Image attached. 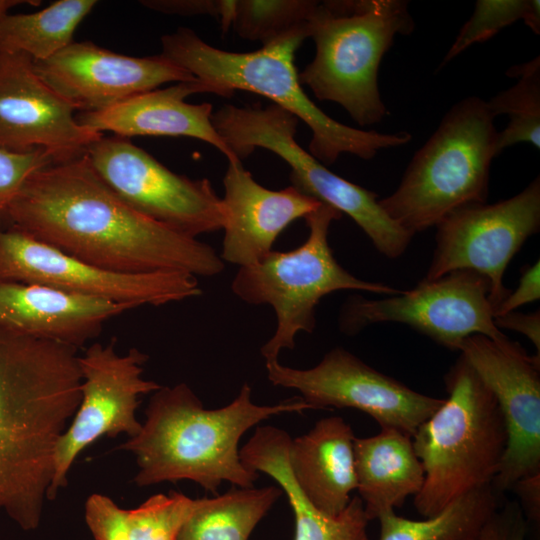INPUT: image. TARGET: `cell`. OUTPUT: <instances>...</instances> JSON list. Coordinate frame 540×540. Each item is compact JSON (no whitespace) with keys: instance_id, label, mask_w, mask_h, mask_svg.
I'll return each mask as SVG.
<instances>
[{"instance_id":"obj_26","label":"cell","mask_w":540,"mask_h":540,"mask_svg":"<svg viewBox=\"0 0 540 540\" xmlns=\"http://www.w3.org/2000/svg\"><path fill=\"white\" fill-rule=\"evenodd\" d=\"M95 0H58L34 13L0 17V53L25 54L43 61L73 42L81 21Z\"/></svg>"},{"instance_id":"obj_10","label":"cell","mask_w":540,"mask_h":540,"mask_svg":"<svg viewBox=\"0 0 540 540\" xmlns=\"http://www.w3.org/2000/svg\"><path fill=\"white\" fill-rule=\"evenodd\" d=\"M85 153L103 181L145 217L196 239L223 228L225 207L208 179L177 174L116 135H103Z\"/></svg>"},{"instance_id":"obj_18","label":"cell","mask_w":540,"mask_h":540,"mask_svg":"<svg viewBox=\"0 0 540 540\" xmlns=\"http://www.w3.org/2000/svg\"><path fill=\"white\" fill-rule=\"evenodd\" d=\"M75 112L39 77L29 56L0 53V148L43 149L55 162L82 155L103 134L82 126Z\"/></svg>"},{"instance_id":"obj_25","label":"cell","mask_w":540,"mask_h":540,"mask_svg":"<svg viewBox=\"0 0 540 540\" xmlns=\"http://www.w3.org/2000/svg\"><path fill=\"white\" fill-rule=\"evenodd\" d=\"M283 494L278 486L240 488L194 500L176 540H248Z\"/></svg>"},{"instance_id":"obj_31","label":"cell","mask_w":540,"mask_h":540,"mask_svg":"<svg viewBox=\"0 0 540 540\" xmlns=\"http://www.w3.org/2000/svg\"><path fill=\"white\" fill-rule=\"evenodd\" d=\"M194 500L172 491L155 494L137 508L125 510L130 540H176Z\"/></svg>"},{"instance_id":"obj_19","label":"cell","mask_w":540,"mask_h":540,"mask_svg":"<svg viewBox=\"0 0 540 540\" xmlns=\"http://www.w3.org/2000/svg\"><path fill=\"white\" fill-rule=\"evenodd\" d=\"M223 185L226 218L219 255L224 263L239 267L263 259L291 223L322 204L292 185L281 190L260 185L240 159L228 160Z\"/></svg>"},{"instance_id":"obj_17","label":"cell","mask_w":540,"mask_h":540,"mask_svg":"<svg viewBox=\"0 0 540 540\" xmlns=\"http://www.w3.org/2000/svg\"><path fill=\"white\" fill-rule=\"evenodd\" d=\"M39 77L75 111L96 112L170 82L197 78L161 55L132 57L92 42H72L43 61Z\"/></svg>"},{"instance_id":"obj_28","label":"cell","mask_w":540,"mask_h":540,"mask_svg":"<svg viewBox=\"0 0 540 540\" xmlns=\"http://www.w3.org/2000/svg\"><path fill=\"white\" fill-rule=\"evenodd\" d=\"M507 76L517 82L486 101L494 118L501 114L509 117L507 126L498 132V154L517 143H530L539 149L540 57L510 67Z\"/></svg>"},{"instance_id":"obj_20","label":"cell","mask_w":540,"mask_h":540,"mask_svg":"<svg viewBox=\"0 0 540 540\" xmlns=\"http://www.w3.org/2000/svg\"><path fill=\"white\" fill-rule=\"evenodd\" d=\"M196 93L229 97L222 89L196 79L177 82L132 96L96 112H80L76 119L97 133L109 131L116 136H184L209 143L228 160L238 159L215 130L210 103L190 104L185 99Z\"/></svg>"},{"instance_id":"obj_29","label":"cell","mask_w":540,"mask_h":540,"mask_svg":"<svg viewBox=\"0 0 540 540\" xmlns=\"http://www.w3.org/2000/svg\"><path fill=\"white\" fill-rule=\"evenodd\" d=\"M311 0H234L232 25L245 39L263 46L304 27L317 5Z\"/></svg>"},{"instance_id":"obj_1","label":"cell","mask_w":540,"mask_h":540,"mask_svg":"<svg viewBox=\"0 0 540 540\" xmlns=\"http://www.w3.org/2000/svg\"><path fill=\"white\" fill-rule=\"evenodd\" d=\"M1 217L8 227L110 272H184L198 278L225 268L209 244L126 204L86 153L35 172Z\"/></svg>"},{"instance_id":"obj_38","label":"cell","mask_w":540,"mask_h":540,"mask_svg":"<svg viewBox=\"0 0 540 540\" xmlns=\"http://www.w3.org/2000/svg\"><path fill=\"white\" fill-rule=\"evenodd\" d=\"M519 498L521 510L529 520L538 522L540 518V473L518 480L512 487Z\"/></svg>"},{"instance_id":"obj_32","label":"cell","mask_w":540,"mask_h":540,"mask_svg":"<svg viewBox=\"0 0 540 540\" xmlns=\"http://www.w3.org/2000/svg\"><path fill=\"white\" fill-rule=\"evenodd\" d=\"M54 162L52 154L43 149L17 152L0 148V218L30 176Z\"/></svg>"},{"instance_id":"obj_22","label":"cell","mask_w":540,"mask_h":540,"mask_svg":"<svg viewBox=\"0 0 540 540\" xmlns=\"http://www.w3.org/2000/svg\"><path fill=\"white\" fill-rule=\"evenodd\" d=\"M355 438L343 418L331 416L291 439L289 465L295 482L308 501L326 515L341 513L356 490Z\"/></svg>"},{"instance_id":"obj_5","label":"cell","mask_w":540,"mask_h":540,"mask_svg":"<svg viewBox=\"0 0 540 540\" xmlns=\"http://www.w3.org/2000/svg\"><path fill=\"white\" fill-rule=\"evenodd\" d=\"M447 398L412 436L424 481L413 503L423 517L458 497L492 485L507 447L503 416L492 392L460 355L445 375Z\"/></svg>"},{"instance_id":"obj_23","label":"cell","mask_w":540,"mask_h":540,"mask_svg":"<svg viewBox=\"0 0 540 540\" xmlns=\"http://www.w3.org/2000/svg\"><path fill=\"white\" fill-rule=\"evenodd\" d=\"M291 439L283 429L257 427L240 449V459L248 469L272 477L286 494L295 520L294 540H371L369 520L359 496H353L341 513L329 516L303 495L289 465Z\"/></svg>"},{"instance_id":"obj_39","label":"cell","mask_w":540,"mask_h":540,"mask_svg":"<svg viewBox=\"0 0 540 540\" xmlns=\"http://www.w3.org/2000/svg\"><path fill=\"white\" fill-rule=\"evenodd\" d=\"M32 4L37 5L40 1H29V0H0V17L9 13V11L18 5L21 4Z\"/></svg>"},{"instance_id":"obj_16","label":"cell","mask_w":540,"mask_h":540,"mask_svg":"<svg viewBox=\"0 0 540 540\" xmlns=\"http://www.w3.org/2000/svg\"><path fill=\"white\" fill-rule=\"evenodd\" d=\"M459 351L495 397L507 432V447L492 482L497 493L540 473V356H530L508 337L475 334Z\"/></svg>"},{"instance_id":"obj_14","label":"cell","mask_w":540,"mask_h":540,"mask_svg":"<svg viewBox=\"0 0 540 540\" xmlns=\"http://www.w3.org/2000/svg\"><path fill=\"white\" fill-rule=\"evenodd\" d=\"M265 366L272 385L297 390L311 409H357L381 428L397 429L411 437L444 402L379 372L341 347L331 349L309 369L291 368L279 361Z\"/></svg>"},{"instance_id":"obj_3","label":"cell","mask_w":540,"mask_h":540,"mask_svg":"<svg viewBox=\"0 0 540 540\" xmlns=\"http://www.w3.org/2000/svg\"><path fill=\"white\" fill-rule=\"evenodd\" d=\"M251 387L244 383L228 405L205 409L185 383L154 392L140 432L120 446L136 456L134 482L145 487L161 482L191 480L216 494L222 482L240 488L254 487L259 473L240 459L242 435L272 416L311 407L301 398L276 405H257Z\"/></svg>"},{"instance_id":"obj_11","label":"cell","mask_w":540,"mask_h":540,"mask_svg":"<svg viewBox=\"0 0 540 540\" xmlns=\"http://www.w3.org/2000/svg\"><path fill=\"white\" fill-rule=\"evenodd\" d=\"M489 292L486 277L456 270L435 280L423 279L414 289L390 298L350 296L341 308L339 328L354 335L372 324L398 322L458 350L464 339L475 334L494 340L506 337L494 323Z\"/></svg>"},{"instance_id":"obj_21","label":"cell","mask_w":540,"mask_h":540,"mask_svg":"<svg viewBox=\"0 0 540 540\" xmlns=\"http://www.w3.org/2000/svg\"><path fill=\"white\" fill-rule=\"evenodd\" d=\"M131 304L49 286L0 281V326L78 349Z\"/></svg>"},{"instance_id":"obj_15","label":"cell","mask_w":540,"mask_h":540,"mask_svg":"<svg viewBox=\"0 0 540 540\" xmlns=\"http://www.w3.org/2000/svg\"><path fill=\"white\" fill-rule=\"evenodd\" d=\"M109 344L95 343L79 356L81 400L54 453V475L48 499L67 485V473L76 457L102 436H136L142 424L136 418L139 397L161 388L142 377L148 356L136 348L121 355Z\"/></svg>"},{"instance_id":"obj_12","label":"cell","mask_w":540,"mask_h":540,"mask_svg":"<svg viewBox=\"0 0 540 540\" xmlns=\"http://www.w3.org/2000/svg\"><path fill=\"white\" fill-rule=\"evenodd\" d=\"M539 227V177L506 200L463 205L436 225V248L425 280L456 270L475 271L489 280L494 312L509 293L503 284L508 263Z\"/></svg>"},{"instance_id":"obj_24","label":"cell","mask_w":540,"mask_h":540,"mask_svg":"<svg viewBox=\"0 0 540 540\" xmlns=\"http://www.w3.org/2000/svg\"><path fill=\"white\" fill-rule=\"evenodd\" d=\"M354 457L356 490L369 521L401 507L423 485L424 470L412 437L397 429L381 428L374 436L356 437Z\"/></svg>"},{"instance_id":"obj_2","label":"cell","mask_w":540,"mask_h":540,"mask_svg":"<svg viewBox=\"0 0 540 540\" xmlns=\"http://www.w3.org/2000/svg\"><path fill=\"white\" fill-rule=\"evenodd\" d=\"M81 384L77 348L0 326V510L23 530L39 526Z\"/></svg>"},{"instance_id":"obj_27","label":"cell","mask_w":540,"mask_h":540,"mask_svg":"<svg viewBox=\"0 0 540 540\" xmlns=\"http://www.w3.org/2000/svg\"><path fill=\"white\" fill-rule=\"evenodd\" d=\"M498 508L492 485L474 489L433 516L413 520L394 510L381 514L379 540H476Z\"/></svg>"},{"instance_id":"obj_30","label":"cell","mask_w":540,"mask_h":540,"mask_svg":"<svg viewBox=\"0 0 540 540\" xmlns=\"http://www.w3.org/2000/svg\"><path fill=\"white\" fill-rule=\"evenodd\" d=\"M522 20L540 34L539 0H478L471 17L461 27L438 70L475 43L485 42L505 27Z\"/></svg>"},{"instance_id":"obj_35","label":"cell","mask_w":540,"mask_h":540,"mask_svg":"<svg viewBox=\"0 0 540 540\" xmlns=\"http://www.w3.org/2000/svg\"><path fill=\"white\" fill-rule=\"evenodd\" d=\"M539 261L526 267L517 288L503 299L493 312V317L507 314L518 307L534 302L540 297Z\"/></svg>"},{"instance_id":"obj_13","label":"cell","mask_w":540,"mask_h":540,"mask_svg":"<svg viewBox=\"0 0 540 540\" xmlns=\"http://www.w3.org/2000/svg\"><path fill=\"white\" fill-rule=\"evenodd\" d=\"M0 281L38 284L115 302L161 306L202 294L198 278L184 272H110L11 227L0 226Z\"/></svg>"},{"instance_id":"obj_8","label":"cell","mask_w":540,"mask_h":540,"mask_svg":"<svg viewBox=\"0 0 540 540\" xmlns=\"http://www.w3.org/2000/svg\"><path fill=\"white\" fill-rule=\"evenodd\" d=\"M341 215L322 203L305 218L309 233L300 246L285 252L273 250L257 263L239 267L235 274L231 282L235 296L247 304H266L274 310L275 331L260 349L265 363L278 361L284 349H294L298 333L314 331L316 307L326 295L339 290L401 292L359 279L337 262L328 235L331 223Z\"/></svg>"},{"instance_id":"obj_4","label":"cell","mask_w":540,"mask_h":540,"mask_svg":"<svg viewBox=\"0 0 540 540\" xmlns=\"http://www.w3.org/2000/svg\"><path fill=\"white\" fill-rule=\"evenodd\" d=\"M309 38V26L298 28L252 52H229L204 42L192 29L179 27L161 37V56L230 97L236 90L264 96L301 119L311 130L310 154L324 165L343 153L369 160L382 149L411 141L406 131L380 133L342 124L325 114L304 92L295 53Z\"/></svg>"},{"instance_id":"obj_6","label":"cell","mask_w":540,"mask_h":540,"mask_svg":"<svg viewBox=\"0 0 540 540\" xmlns=\"http://www.w3.org/2000/svg\"><path fill=\"white\" fill-rule=\"evenodd\" d=\"M405 0L317 2L309 19L314 59L298 74L320 101L341 105L359 125L388 114L378 88L383 56L396 35H410L415 22Z\"/></svg>"},{"instance_id":"obj_33","label":"cell","mask_w":540,"mask_h":540,"mask_svg":"<svg viewBox=\"0 0 540 540\" xmlns=\"http://www.w3.org/2000/svg\"><path fill=\"white\" fill-rule=\"evenodd\" d=\"M85 521L94 540H130L125 523V509H121L108 496H89L85 503Z\"/></svg>"},{"instance_id":"obj_9","label":"cell","mask_w":540,"mask_h":540,"mask_svg":"<svg viewBox=\"0 0 540 540\" xmlns=\"http://www.w3.org/2000/svg\"><path fill=\"white\" fill-rule=\"evenodd\" d=\"M211 121L240 160L256 148L267 149L282 158L291 168L292 186L347 214L381 254L397 258L407 249L413 236L384 212L376 193L336 175L297 143L299 120L290 112L275 104L266 107L227 104L212 113Z\"/></svg>"},{"instance_id":"obj_36","label":"cell","mask_w":540,"mask_h":540,"mask_svg":"<svg viewBox=\"0 0 540 540\" xmlns=\"http://www.w3.org/2000/svg\"><path fill=\"white\" fill-rule=\"evenodd\" d=\"M141 5L167 14L197 15L208 14L223 18L226 10V1L213 0H143Z\"/></svg>"},{"instance_id":"obj_7","label":"cell","mask_w":540,"mask_h":540,"mask_svg":"<svg viewBox=\"0 0 540 540\" xmlns=\"http://www.w3.org/2000/svg\"><path fill=\"white\" fill-rule=\"evenodd\" d=\"M485 100L471 96L453 105L410 161L399 186L379 199L384 212L414 236L455 209L485 203L498 131Z\"/></svg>"},{"instance_id":"obj_40","label":"cell","mask_w":540,"mask_h":540,"mask_svg":"<svg viewBox=\"0 0 540 540\" xmlns=\"http://www.w3.org/2000/svg\"><path fill=\"white\" fill-rule=\"evenodd\" d=\"M477 540V539H476Z\"/></svg>"},{"instance_id":"obj_34","label":"cell","mask_w":540,"mask_h":540,"mask_svg":"<svg viewBox=\"0 0 540 540\" xmlns=\"http://www.w3.org/2000/svg\"><path fill=\"white\" fill-rule=\"evenodd\" d=\"M526 525L520 505L509 503L493 513L477 540H525Z\"/></svg>"},{"instance_id":"obj_37","label":"cell","mask_w":540,"mask_h":540,"mask_svg":"<svg viewBox=\"0 0 540 540\" xmlns=\"http://www.w3.org/2000/svg\"><path fill=\"white\" fill-rule=\"evenodd\" d=\"M497 328H506L517 331L525 335L537 349L540 356V314L539 311L533 313L509 312L504 315L494 317Z\"/></svg>"}]
</instances>
